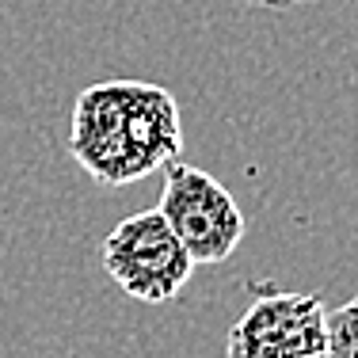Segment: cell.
I'll return each instance as SVG.
<instances>
[{"label":"cell","mask_w":358,"mask_h":358,"mask_svg":"<svg viewBox=\"0 0 358 358\" xmlns=\"http://www.w3.org/2000/svg\"><path fill=\"white\" fill-rule=\"evenodd\" d=\"M103 271L126 297L141 305H164L187 286L199 263L183 248L160 210H145L118 221L99 248Z\"/></svg>","instance_id":"obj_2"},{"label":"cell","mask_w":358,"mask_h":358,"mask_svg":"<svg viewBox=\"0 0 358 358\" xmlns=\"http://www.w3.org/2000/svg\"><path fill=\"white\" fill-rule=\"evenodd\" d=\"M241 4H252V8H275V12H282V8H297V4H313V0H241Z\"/></svg>","instance_id":"obj_6"},{"label":"cell","mask_w":358,"mask_h":358,"mask_svg":"<svg viewBox=\"0 0 358 358\" xmlns=\"http://www.w3.org/2000/svg\"><path fill=\"white\" fill-rule=\"evenodd\" d=\"M160 214L176 229L183 248L194 263H225L244 241V214L236 199L210 172L183 160L164 164V187H160Z\"/></svg>","instance_id":"obj_3"},{"label":"cell","mask_w":358,"mask_h":358,"mask_svg":"<svg viewBox=\"0 0 358 358\" xmlns=\"http://www.w3.org/2000/svg\"><path fill=\"white\" fill-rule=\"evenodd\" d=\"M183 149L179 103L152 80H96L76 96L69 152L96 183L126 187L172 164Z\"/></svg>","instance_id":"obj_1"},{"label":"cell","mask_w":358,"mask_h":358,"mask_svg":"<svg viewBox=\"0 0 358 358\" xmlns=\"http://www.w3.org/2000/svg\"><path fill=\"white\" fill-rule=\"evenodd\" d=\"M328 358H358V297L328 313Z\"/></svg>","instance_id":"obj_5"},{"label":"cell","mask_w":358,"mask_h":358,"mask_svg":"<svg viewBox=\"0 0 358 358\" xmlns=\"http://www.w3.org/2000/svg\"><path fill=\"white\" fill-rule=\"evenodd\" d=\"M309 358H328V351H320V355H309Z\"/></svg>","instance_id":"obj_7"},{"label":"cell","mask_w":358,"mask_h":358,"mask_svg":"<svg viewBox=\"0 0 358 358\" xmlns=\"http://www.w3.org/2000/svg\"><path fill=\"white\" fill-rule=\"evenodd\" d=\"M328 347V309L320 294H255L241 320L229 328L225 358H309Z\"/></svg>","instance_id":"obj_4"}]
</instances>
